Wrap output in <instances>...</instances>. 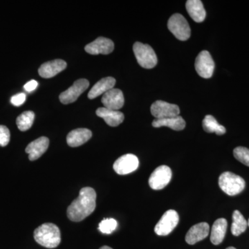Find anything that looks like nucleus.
Returning a JSON list of instances; mask_svg holds the SVG:
<instances>
[{
  "label": "nucleus",
  "instance_id": "obj_1",
  "mask_svg": "<svg viewBox=\"0 0 249 249\" xmlns=\"http://www.w3.org/2000/svg\"><path fill=\"white\" fill-rule=\"evenodd\" d=\"M96 193L93 188L85 187L80 190L79 196L69 206L67 217L72 222H81L92 213L96 209Z\"/></svg>",
  "mask_w": 249,
  "mask_h": 249
},
{
  "label": "nucleus",
  "instance_id": "obj_2",
  "mask_svg": "<svg viewBox=\"0 0 249 249\" xmlns=\"http://www.w3.org/2000/svg\"><path fill=\"white\" fill-rule=\"evenodd\" d=\"M34 239L42 247L48 249L55 248L61 242L60 229L52 223L42 224L34 231Z\"/></svg>",
  "mask_w": 249,
  "mask_h": 249
},
{
  "label": "nucleus",
  "instance_id": "obj_3",
  "mask_svg": "<svg viewBox=\"0 0 249 249\" xmlns=\"http://www.w3.org/2000/svg\"><path fill=\"white\" fill-rule=\"evenodd\" d=\"M245 181L239 175L225 172L219 178V186L223 192L229 196L240 194L245 188Z\"/></svg>",
  "mask_w": 249,
  "mask_h": 249
},
{
  "label": "nucleus",
  "instance_id": "obj_4",
  "mask_svg": "<svg viewBox=\"0 0 249 249\" xmlns=\"http://www.w3.org/2000/svg\"><path fill=\"white\" fill-rule=\"evenodd\" d=\"M133 51L137 62L142 68L150 70L157 65V55L150 45L137 42L133 46Z\"/></svg>",
  "mask_w": 249,
  "mask_h": 249
},
{
  "label": "nucleus",
  "instance_id": "obj_5",
  "mask_svg": "<svg viewBox=\"0 0 249 249\" xmlns=\"http://www.w3.org/2000/svg\"><path fill=\"white\" fill-rule=\"evenodd\" d=\"M168 28L178 40L186 41L191 37V28L182 15H173L168 20Z\"/></svg>",
  "mask_w": 249,
  "mask_h": 249
},
{
  "label": "nucleus",
  "instance_id": "obj_6",
  "mask_svg": "<svg viewBox=\"0 0 249 249\" xmlns=\"http://www.w3.org/2000/svg\"><path fill=\"white\" fill-rule=\"evenodd\" d=\"M179 217L175 210H169L163 214L155 227L156 234L160 236L169 235L178 226Z\"/></svg>",
  "mask_w": 249,
  "mask_h": 249
},
{
  "label": "nucleus",
  "instance_id": "obj_7",
  "mask_svg": "<svg viewBox=\"0 0 249 249\" xmlns=\"http://www.w3.org/2000/svg\"><path fill=\"white\" fill-rule=\"evenodd\" d=\"M172 178V170L167 165H160L154 170L149 178V185L152 189L159 191L168 186Z\"/></svg>",
  "mask_w": 249,
  "mask_h": 249
},
{
  "label": "nucleus",
  "instance_id": "obj_8",
  "mask_svg": "<svg viewBox=\"0 0 249 249\" xmlns=\"http://www.w3.org/2000/svg\"><path fill=\"white\" fill-rule=\"evenodd\" d=\"M89 86V81L87 79L76 80L68 89L60 93L59 99L62 104L68 105L74 103Z\"/></svg>",
  "mask_w": 249,
  "mask_h": 249
},
{
  "label": "nucleus",
  "instance_id": "obj_9",
  "mask_svg": "<svg viewBox=\"0 0 249 249\" xmlns=\"http://www.w3.org/2000/svg\"><path fill=\"white\" fill-rule=\"evenodd\" d=\"M198 74L204 78H210L213 74L214 62L207 51H202L197 55L195 64Z\"/></svg>",
  "mask_w": 249,
  "mask_h": 249
},
{
  "label": "nucleus",
  "instance_id": "obj_10",
  "mask_svg": "<svg viewBox=\"0 0 249 249\" xmlns=\"http://www.w3.org/2000/svg\"><path fill=\"white\" fill-rule=\"evenodd\" d=\"M139 166V160L137 156L127 154L119 157L114 162L113 168L116 173L120 175L133 173Z\"/></svg>",
  "mask_w": 249,
  "mask_h": 249
},
{
  "label": "nucleus",
  "instance_id": "obj_11",
  "mask_svg": "<svg viewBox=\"0 0 249 249\" xmlns=\"http://www.w3.org/2000/svg\"><path fill=\"white\" fill-rule=\"evenodd\" d=\"M150 111L152 116L158 119L175 117L178 116L180 113L179 108L177 105L163 101H157L154 103L150 108Z\"/></svg>",
  "mask_w": 249,
  "mask_h": 249
},
{
  "label": "nucleus",
  "instance_id": "obj_12",
  "mask_svg": "<svg viewBox=\"0 0 249 249\" xmlns=\"http://www.w3.org/2000/svg\"><path fill=\"white\" fill-rule=\"evenodd\" d=\"M114 44L110 39L99 37L91 43L85 46V50L91 55H107L114 51Z\"/></svg>",
  "mask_w": 249,
  "mask_h": 249
},
{
  "label": "nucleus",
  "instance_id": "obj_13",
  "mask_svg": "<svg viewBox=\"0 0 249 249\" xmlns=\"http://www.w3.org/2000/svg\"><path fill=\"white\" fill-rule=\"evenodd\" d=\"M101 102L104 107L119 111L124 106V93L121 90L113 88L103 94Z\"/></svg>",
  "mask_w": 249,
  "mask_h": 249
},
{
  "label": "nucleus",
  "instance_id": "obj_14",
  "mask_svg": "<svg viewBox=\"0 0 249 249\" xmlns=\"http://www.w3.org/2000/svg\"><path fill=\"white\" fill-rule=\"evenodd\" d=\"M67 66V62L65 60L56 59L42 64L39 68L38 73L42 78H53L65 70Z\"/></svg>",
  "mask_w": 249,
  "mask_h": 249
},
{
  "label": "nucleus",
  "instance_id": "obj_15",
  "mask_svg": "<svg viewBox=\"0 0 249 249\" xmlns=\"http://www.w3.org/2000/svg\"><path fill=\"white\" fill-rule=\"evenodd\" d=\"M210 232L209 224L206 222L199 223L193 226L187 232L186 242L188 245H193L198 242L204 240Z\"/></svg>",
  "mask_w": 249,
  "mask_h": 249
},
{
  "label": "nucleus",
  "instance_id": "obj_16",
  "mask_svg": "<svg viewBox=\"0 0 249 249\" xmlns=\"http://www.w3.org/2000/svg\"><path fill=\"white\" fill-rule=\"evenodd\" d=\"M49 145V139L45 137H41L31 142L26 147V152L29 154V160H35L40 158L47 151Z\"/></svg>",
  "mask_w": 249,
  "mask_h": 249
},
{
  "label": "nucleus",
  "instance_id": "obj_17",
  "mask_svg": "<svg viewBox=\"0 0 249 249\" xmlns=\"http://www.w3.org/2000/svg\"><path fill=\"white\" fill-rule=\"evenodd\" d=\"M91 137H92V132L89 129L86 128L73 129L67 135V144L72 147L80 146L88 142Z\"/></svg>",
  "mask_w": 249,
  "mask_h": 249
},
{
  "label": "nucleus",
  "instance_id": "obj_18",
  "mask_svg": "<svg viewBox=\"0 0 249 249\" xmlns=\"http://www.w3.org/2000/svg\"><path fill=\"white\" fill-rule=\"evenodd\" d=\"M96 115L102 118L111 127H116L124 121V114L119 111L111 110L106 107H100L96 110Z\"/></svg>",
  "mask_w": 249,
  "mask_h": 249
},
{
  "label": "nucleus",
  "instance_id": "obj_19",
  "mask_svg": "<svg viewBox=\"0 0 249 249\" xmlns=\"http://www.w3.org/2000/svg\"><path fill=\"white\" fill-rule=\"evenodd\" d=\"M116 80L112 77H106L97 82L88 93L89 99L97 98L101 95L104 94L115 86Z\"/></svg>",
  "mask_w": 249,
  "mask_h": 249
},
{
  "label": "nucleus",
  "instance_id": "obj_20",
  "mask_svg": "<svg viewBox=\"0 0 249 249\" xmlns=\"http://www.w3.org/2000/svg\"><path fill=\"white\" fill-rule=\"evenodd\" d=\"M186 7L188 14L195 22L199 23L204 20L206 12L200 0H188L186 1Z\"/></svg>",
  "mask_w": 249,
  "mask_h": 249
},
{
  "label": "nucleus",
  "instance_id": "obj_21",
  "mask_svg": "<svg viewBox=\"0 0 249 249\" xmlns=\"http://www.w3.org/2000/svg\"><path fill=\"white\" fill-rule=\"evenodd\" d=\"M227 227L228 222L224 218H219L214 222L211 233V241L213 245L222 243L227 233Z\"/></svg>",
  "mask_w": 249,
  "mask_h": 249
},
{
  "label": "nucleus",
  "instance_id": "obj_22",
  "mask_svg": "<svg viewBox=\"0 0 249 249\" xmlns=\"http://www.w3.org/2000/svg\"><path fill=\"white\" fill-rule=\"evenodd\" d=\"M152 126L155 127H168L173 130H183L186 127L184 119L179 115L175 117L165 119H155L152 122Z\"/></svg>",
  "mask_w": 249,
  "mask_h": 249
},
{
  "label": "nucleus",
  "instance_id": "obj_23",
  "mask_svg": "<svg viewBox=\"0 0 249 249\" xmlns=\"http://www.w3.org/2000/svg\"><path fill=\"white\" fill-rule=\"evenodd\" d=\"M203 128L208 133H215L217 135H223L227 132L225 127L218 124L215 118L212 115L205 116L203 121Z\"/></svg>",
  "mask_w": 249,
  "mask_h": 249
},
{
  "label": "nucleus",
  "instance_id": "obj_24",
  "mask_svg": "<svg viewBox=\"0 0 249 249\" xmlns=\"http://www.w3.org/2000/svg\"><path fill=\"white\" fill-rule=\"evenodd\" d=\"M248 222L242 215L240 211H234L232 213V223L231 225V232L234 236H239L247 230Z\"/></svg>",
  "mask_w": 249,
  "mask_h": 249
},
{
  "label": "nucleus",
  "instance_id": "obj_25",
  "mask_svg": "<svg viewBox=\"0 0 249 249\" xmlns=\"http://www.w3.org/2000/svg\"><path fill=\"white\" fill-rule=\"evenodd\" d=\"M34 119H35V114L34 111H24L18 116L16 120L18 129L22 132L30 129L34 124Z\"/></svg>",
  "mask_w": 249,
  "mask_h": 249
},
{
  "label": "nucleus",
  "instance_id": "obj_26",
  "mask_svg": "<svg viewBox=\"0 0 249 249\" xmlns=\"http://www.w3.org/2000/svg\"><path fill=\"white\" fill-rule=\"evenodd\" d=\"M117 227L118 223L116 219L107 218L101 221L98 226V229L102 233L109 235L117 229Z\"/></svg>",
  "mask_w": 249,
  "mask_h": 249
},
{
  "label": "nucleus",
  "instance_id": "obj_27",
  "mask_svg": "<svg viewBox=\"0 0 249 249\" xmlns=\"http://www.w3.org/2000/svg\"><path fill=\"white\" fill-rule=\"evenodd\" d=\"M233 155L236 160L249 167V149L245 147H237L234 149Z\"/></svg>",
  "mask_w": 249,
  "mask_h": 249
},
{
  "label": "nucleus",
  "instance_id": "obj_28",
  "mask_svg": "<svg viewBox=\"0 0 249 249\" xmlns=\"http://www.w3.org/2000/svg\"><path fill=\"white\" fill-rule=\"evenodd\" d=\"M11 138L9 129L4 125H0V146L5 147L9 144Z\"/></svg>",
  "mask_w": 249,
  "mask_h": 249
},
{
  "label": "nucleus",
  "instance_id": "obj_29",
  "mask_svg": "<svg viewBox=\"0 0 249 249\" xmlns=\"http://www.w3.org/2000/svg\"><path fill=\"white\" fill-rule=\"evenodd\" d=\"M26 98H27V96H26L25 93H18V94L15 95V96L11 98V104L14 105L16 107H19V106L24 104V103L25 102Z\"/></svg>",
  "mask_w": 249,
  "mask_h": 249
},
{
  "label": "nucleus",
  "instance_id": "obj_30",
  "mask_svg": "<svg viewBox=\"0 0 249 249\" xmlns=\"http://www.w3.org/2000/svg\"><path fill=\"white\" fill-rule=\"evenodd\" d=\"M37 85H38V83L36 80H31L24 85V88L28 92H31V91H34L37 88Z\"/></svg>",
  "mask_w": 249,
  "mask_h": 249
},
{
  "label": "nucleus",
  "instance_id": "obj_31",
  "mask_svg": "<svg viewBox=\"0 0 249 249\" xmlns=\"http://www.w3.org/2000/svg\"><path fill=\"white\" fill-rule=\"evenodd\" d=\"M100 249H111V247H107V246H104V247H101Z\"/></svg>",
  "mask_w": 249,
  "mask_h": 249
},
{
  "label": "nucleus",
  "instance_id": "obj_32",
  "mask_svg": "<svg viewBox=\"0 0 249 249\" xmlns=\"http://www.w3.org/2000/svg\"><path fill=\"white\" fill-rule=\"evenodd\" d=\"M227 249H236L235 248V247H228V248Z\"/></svg>",
  "mask_w": 249,
  "mask_h": 249
},
{
  "label": "nucleus",
  "instance_id": "obj_33",
  "mask_svg": "<svg viewBox=\"0 0 249 249\" xmlns=\"http://www.w3.org/2000/svg\"><path fill=\"white\" fill-rule=\"evenodd\" d=\"M248 226H249V221H248Z\"/></svg>",
  "mask_w": 249,
  "mask_h": 249
}]
</instances>
